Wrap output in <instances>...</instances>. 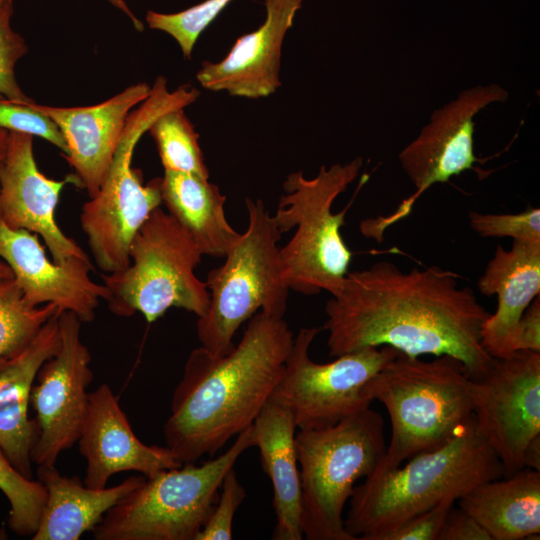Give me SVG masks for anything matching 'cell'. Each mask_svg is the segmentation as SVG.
<instances>
[{"instance_id":"26","label":"cell","mask_w":540,"mask_h":540,"mask_svg":"<svg viewBox=\"0 0 540 540\" xmlns=\"http://www.w3.org/2000/svg\"><path fill=\"white\" fill-rule=\"evenodd\" d=\"M149 133L153 137L164 170L191 173L208 179L209 171L200 149L199 135L183 108H174L155 119Z\"/></svg>"},{"instance_id":"32","label":"cell","mask_w":540,"mask_h":540,"mask_svg":"<svg viewBox=\"0 0 540 540\" xmlns=\"http://www.w3.org/2000/svg\"><path fill=\"white\" fill-rule=\"evenodd\" d=\"M13 1H0V95L13 101L30 98L21 89L15 74L17 62L28 52L24 38L11 24Z\"/></svg>"},{"instance_id":"19","label":"cell","mask_w":540,"mask_h":540,"mask_svg":"<svg viewBox=\"0 0 540 540\" xmlns=\"http://www.w3.org/2000/svg\"><path fill=\"white\" fill-rule=\"evenodd\" d=\"M302 0H265L266 19L257 30L239 37L218 63L204 61L197 73L201 85L232 96L266 97L280 86L283 39Z\"/></svg>"},{"instance_id":"35","label":"cell","mask_w":540,"mask_h":540,"mask_svg":"<svg viewBox=\"0 0 540 540\" xmlns=\"http://www.w3.org/2000/svg\"><path fill=\"white\" fill-rule=\"evenodd\" d=\"M437 540H492L488 532L469 513L454 506L450 509Z\"/></svg>"},{"instance_id":"25","label":"cell","mask_w":540,"mask_h":540,"mask_svg":"<svg viewBox=\"0 0 540 540\" xmlns=\"http://www.w3.org/2000/svg\"><path fill=\"white\" fill-rule=\"evenodd\" d=\"M162 203L184 228L202 255L223 257L240 234L227 221L226 197L218 186L200 176L164 170Z\"/></svg>"},{"instance_id":"3","label":"cell","mask_w":540,"mask_h":540,"mask_svg":"<svg viewBox=\"0 0 540 540\" xmlns=\"http://www.w3.org/2000/svg\"><path fill=\"white\" fill-rule=\"evenodd\" d=\"M407 461L354 487L344 527L355 540H379L444 498L458 500L475 486L504 477L474 414L448 442Z\"/></svg>"},{"instance_id":"4","label":"cell","mask_w":540,"mask_h":540,"mask_svg":"<svg viewBox=\"0 0 540 540\" xmlns=\"http://www.w3.org/2000/svg\"><path fill=\"white\" fill-rule=\"evenodd\" d=\"M362 393L385 406L391 425L385 455L372 474L442 446L473 415L471 378L460 361L447 355L424 361L399 352Z\"/></svg>"},{"instance_id":"11","label":"cell","mask_w":540,"mask_h":540,"mask_svg":"<svg viewBox=\"0 0 540 540\" xmlns=\"http://www.w3.org/2000/svg\"><path fill=\"white\" fill-rule=\"evenodd\" d=\"M322 330L304 327L293 337L282 375L269 398L291 412L299 430L331 426L370 407L363 387L399 354L390 346L366 347L328 363H316L309 349Z\"/></svg>"},{"instance_id":"36","label":"cell","mask_w":540,"mask_h":540,"mask_svg":"<svg viewBox=\"0 0 540 540\" xmlns=\"http://www.w3.org/2000/svg\"><path fill=\"white\" fill-rule=\"evenodd\" d=\"M515 351L540 353V299L536 297L523 313L515 334Z\"/></svg>"},{"instance_id":"34","label":"cell","mask_w":540,"mask_h":540,"mask_svg":"<svg viewBox=\"0 0 540 540\" xmlns=\"http://www.w3.org/2000/svg\"><path fill=\"white\" fill-rule=\"evenodd\" d=\"M456 499L447 497L422 511L397 528L380 536L379 540H437L447 514Z\"/></svg>"},{"instance_id":"1","label":"cell","mask_w":540,"mask_h":540,"mask_svg":"<svg viewBox=\"0 0 540 540\" xmlns=\"http://www.w3.org/2000/svg\"><path fill=\"white\" fill-rule=\"evenodd\" d=\"M460 279L438 266L403 272L389 261L348 272L325 306L329 355L390 346L409 357H453L471 379L481 377L494 361L481 344L490 312Z\"/></svg>"},{"instance_id":"10","label":"cell","mask_w":540,"mask_h":540,"mask_svg":"<svg viewBox=\"0 0 540 540\" xmlns=\"http://www.w3.org/2000/svg\"><path fill=\"white\" fill-rule=\"evenodd\" d=\"M202 256L190 235L160 206L134 236L129 265L102 275L108 293L104 301L114 315L141 313L148 323L172 307L201 317L210 301L206 283L194 273Z\"/></svg>"},{"instance_id":"33","label":"cell","mask_w":540,"mask_h":540,"mask_svg":"<svg viewBox=\"0 0 540 540\" xmlns=\"http://www.w3.org/2000/svg\"><path fill=\"white\" fill-rule=\"evenodd\" d=\"M221 493L195 540H231L233 519L246 497V490L232 468L220 485Z\"/></svg>"},{"instance_id":"17","label":"cell","mask_w":540,"mask_h":540,"mask_svg":"<svg viewBox=\"0 0 540 540\" xmlns=\"http://www.w3.org/2000/svg\"><path fill=\"white\" fill-rule=\"evenodd\" d=\"M150 92L147 83H137L91 106L54 107L31 101L61 130L68 150L63 157L73 169L70 176L89 197L99 191L107 175L129 113Z\"/></svg>"},{"instance_id":"31","label":"cell","mask_w":540,"mask_h":540,"mask_svg":"<svg viewBox=\"0 0 540 540\" xmlns=\"http://www.w3.org/2000/svg\"><path fill=\"white\" fill-rule=\"evenodd\" d=\"M31 99L13 101L0 95V129L39 136L67 154V144L56 123L34 108Z\"/></svg>"},{"instance_id":"15","label":"cell","mask_w":540,"mask_h":540,"mask_svg":"<svg viewBox=\"0 0 540 540\" xmlns=\"http://www.w3.org/2000/svg\"><path fill=\"white\" fill-rule=\"evenodd\" d=\"M67 182H73L71 176L55 180L39 170L32 135L9 131L0 161V220L12 229L40 236L55 263L71 257L90 259L56 223L55 210Z\"/></svg>"},{"instance_id":"27","label":"cell","mask_w":540,"mask_h":540,"mask_svg":"<svg viewBox=\"0 0 540 540\" xmlns=\"http://www.w3.org/2000/svg\"><path fill=\"white\" fill-rule=\"evenodd\" d=\"M60 311L53 303L30 305L14 279L0 283V358L26 345Z\"/></svg>"},{"instance_id":"37","label":"cell","mask_w":540,"mask_h":540,"mask_svg":"<svg viewBox=\"0 0 540 540\" xmlns=\"http://www.w3.org/2000/svg\"><path fill=\"white\" fill-rule=\"evenodd\" d=\"M524 468L540 471V435L528 444L523 458Z\"/></svg>"},{"instance_id":"12","label":"cell","mask_w":540,"mask_h":540,"mask_svg":"<svg viewBox=\"0 0 540 540\" xmlns=\"http://www.w3.org/2000/svg\"><path fill=\"white\" fill-rule=\"evenodd\" d=\"M507 98L508 92L497 84L477 85L434 110L429 123L398 155L416 191L392 213L361 221L360 232L381 242L385 230L407 217L429 187L474 169V163L479 161L474 154V117L488 105Z\"/></svg>"},{"instance_id":"23","label":"cell","mask_w":540,"mask_h":540,"mask_svg":"<svg viewBox=\"0 0 540 540\" xmlns=\"http://www.w3.org/2000/svg\"><path fill=\"white\" fill-rule=\"evenodd\" d=\"M36 475L47 496L33 540H78L145 479L131 476L112 487L90 488L77 476L62 475L52 464L37 465Z\"/></svg>"},{"instance_id":"30","label":"cell","mask_w":540,"mask_h":540,"mask_svg":"<svg viewBox=\"0 0 540 540\" xmlns=\"http://www.w3.org/2000/svg\"><path fill=\"white\" fill-rule=\"evenodd\" d=\"M471 229L481 237H510L540 244V210L531 207L516 214H491L471 211Z\"/></svg>"},{"instance_id":"9","label":"cell","mask_w":540,"mask_h":540,"mask_svg":"<svg viewBox=\"0 0 540 540\" xmlns=\"http://www.w3.org/2000/svg\"><path fill=\"white\" fill-rule=\"evenodd\" d=\"M254 447L252 425L220 456L202 465L161 470L122 497L92 530L96 540H195L226 473Z\"/></svg>"},{"instance_id":"29","label":"cell","mask_w":540,"mask_h":540,"mask_svg":"<svg viewBox=\"0 0 540 540\" xmlns=\"http://www.w3.org/2000/svg\"><path fill=\"white\" fill-rule=\"evenodd\" d=\"M231 0H206L178 13L164 14L148 11L146 21L150 28L171 35L179 44L184 57L190 59L193 47L208 25Z\"/></svg>"},{"instance_id":"14","label":"cell","mask_w":540,"mask_h":540,"mask_svg":"<svg viewBox=\"0 0 540 540\" xmlns=\"http://www.w3.org/2000/svg\"><path fill=\"white\" fill-rule=\"evenodd\" d=\"M58 324L59 347L40 367L30 397L39 428L32 451L36 465H55L59 455L78 441L88 406L87 388L94 377L80 319L62 311Z\"/></svg>"},{"instance_id":"21","label":"cell","mask_w":540,"mask_h":540,"mask_svg":"<svg viewBox=\"0 0 540 540\" xmlns=\"http://www.w3.org/2000/svg\"><path fill=\"white\" fill-rule=\"evenodd\" d=\"M477 287L498 301L496 312L482 324L481 344L493 358L509 357L518 323L540 293V244L513 240L510 250L498 245Z\"/></svg>"},{"instance_id":"28","label":"cell","mask_w":540,"mask_h":540,"mask_svg":"<svg viewBox=\"0 0 540 540\" xmlns=\"http://www.w3.org/2000/svg\"><path fill=\"white\" fill-rule=\"evenodd\" d=\"M0 490L9 502L8 527L18 536L36 532L46 500V489L39 480L28 479L17 471L0 448Z\"/></svg>"},{"instance_id":"18","label":"cell","mask_w":540,"mask_h":540,"mask_svg":"<svg viewBox=\"0 0 540 540\" xmlns=\"http://www.w3.org/2000/svg\"><path fill=\"white\" fill-rule=\"evenodd\" d=\"M77 442L87 462L83 482L90 488L106 487L121 472L148 477L182 465L167 446L146 445L135 435L117 396L105 383L89 393Z\"/></svg>"},{"instance_id":"8","label":"cell","mask_w":540,"mask_h":540,"mask_svg":"<svg viewBox=\"0 0 540 540\" xmlns=\"http://www.w3.org/2000/svg\"><path fill=\"white\" fill-rule=\"evenodd\" d=\"M248 226L205 281L210 301L196 329L201 346L223 356L235 344L240 326L257 312L284 318L289 288L279 257L282 233L262 200H245Z\"/></svg>"},{"instance_id":"6","label":"cell","mask_w":540,"mask_h":540,"mask_svg":"<svg viewBox=\"0 0 540 540\" xmlns=\"http://www.w3.org/2000/svg\"><path fill=\"white\" fill-rule=\"evenodd\" d=\"M362 164L363 159L356 157L346 164L323 165L312 179L302 172L287 176L285 194L273 218L282 234L295 228L292 238L279 249L289 290L303 295L324 290L334 296L341 289L352 259L340 233L348 207L334 213L332 205L357 178Z\"/></svg>"},{"instance_id":"24","label":"cell","mask_w":540,"mask_h":540,"mask_svg":"<svg viewBox=\"0 0 540 540\" xmlns=\"http://www.w3.org/2000/svg\"><path fill=\"white\" fill-rule=\"evenodd\" d=\"M492 540L539 539L540 471L523 468L483 482L458 499Z\"/></svg>"},{"instance_id":"5","label":"cell","mask_w":540,"mask_h":540,"mask_svg":"<svg viewBox=\"0 0 540 540\" xmlns=\"http://www.w3.org/2000/svg\"><path fill=\"white\" fill-rule=\"evenodd\" d=\"M199 95L189 85L171 92L166 79L159 76L149 96L129 113L107 175L99 191L83 204L80 214L92 257L105 274L129 265L134 236L162 204L161 178L144 184L142 172L132 167L136 144L157 117L168 110L188 106Z\"/></svg>"},{"instance_id":"40","label":"cell","mask_w":540,"mask_h":540,"mask_svg":"<svg viewBox=\"0 0 540 540\" xmlns=\"http://www.w3.org/2000/svg\"><path fill=\"white\" fill-rule=\"evenodd\" d=\"M8 134H9V131L5 129H0V161L4 157V154L6 151Z\"/></svg>"},{"instance_id":"7","label":"cell","mask_w":540,"mask_h":540,"mask_svg":"<svg viewBox=\"0 0 540 540\" xmlns=\"http://www.w3.org/2000/svg\"><path fill=\"white\" fill-rule=\"evenodd\" d=\"M301 527L307 540H355L343 511L355 482L371 475L386 452L384 420L367 407L338 423L299 430Z\"/></svg>"},{"instance_id":"2","label":"cell","mask_w":540,"mask_h":540,"mask_svg":"<svg viewBox=\"0 0 540 540\" xmlns=\"http://www.w3.org/2000/svg\"><path fill=\"white\" fill-rule=\"evenodd\" d=\"M284 318L262 311L223 356L192 350L164 424L166 446L181 463L213 456L251 426L269 400L293 341Z\"/></svg>"},{"instance_id":"13","label":"cell","mask_w":540,"mask_h":540,"mask_svg":"<svg viewBox=\"0 0 540 540\" xmlns=\"http://www.w3.org/2000/svg\"><path fill=\"white\" fill-rule=\"evenodd\" d=\"M476 425L498 457L504 477L524 468L529 442L540 435V353L517 350L471 379Z\"/></svg>"},{"instance_id":"38","label":"cell","mask_w":540,"mask_h":540,"mask_svg":"<svg viewBox=\"0 0 540 540\" xmlns=\"http://www.w3.org/2000/svg\"><path fill=\"white\" fill-rule=\"evenodd\" d=\"M1 1V0H0ZM110 4H112L114 7L119 9L121 12H123L125 15L129 17L132 24L138 31H142L144 26L143 23L134 15V13L131 11V9L126 4L125 0H107Z\"/></svg>"},{"instance_id":"16","label":"cell","mask_w":540,"mask_h":540,"mask_svg":"<svg viewBox=\"0 0 540 540\" xmlns=\"http://www.w3.org/2000/svg\"><path fill=\"white\" fill-rule=\"evenodd\" d=\"M0 258L9 266L24 299L33 306L55 304L74 313L82 323L92 322L104 284L90 277V259L71 257L63 263L49 260L36 234L12 229L0 220Z\"/></svg>"},{"instance_id":"39","label":"cell","mask_w":540,"mask_h":540,"mask_svg":"<svg viewBox=\"0 0 540 540\" xmlns=\"http://www.w3.org/2000/svg\"><path fill=\"white\" fill-rule=\"evenodd\" d=\"M12 278L13 275L9 266L0 258V283Z\"/></svg>"},{"instance_id":"22","label":"cell","mask_w":540,"mask_h":540,"mask_svg":"<svg viewBox=\"0 0 540 540\" xmlns=\"http://www.w3.org/2000/svg\"><path fill=\"white\" fill-rule=\"evenodd\" d=\"M254 447L273 488L276 525L272 539L301 540V483L291 412L269 399L252 424Z\"/></svg>"},{"instance_id":"20","label":"cell","mask_w":540,"mask_h":540,"mask_svg":"<svg viewBox=\"0 0 540 540\" xmlns=\"http://www.w3.org/2000/svg\"><path fill=\"white\" fill-rule=\"evenodd\" d=\"M57 311L22 348L0 358V448L23 476L33 479L32 451L39 428L28 409L36 375L60 344Z\"/></svg>"}]
</instances>
